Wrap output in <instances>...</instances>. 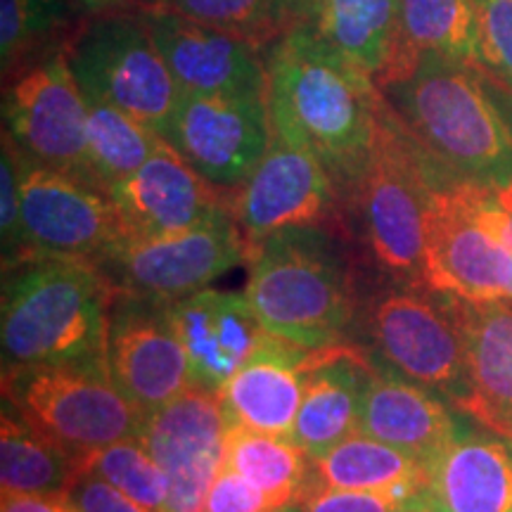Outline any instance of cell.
Segmentation results:
<instances>
[{
    "mask_svg": "<svg viewBox=\"0 0 512 512\" xmlns=\"http://www.w3.org/2000/svg\"><path fill=\"white\" fill-rule=\"evenodd\" d=\"M264 62L273 131L323 162L347 211L373 150L384 95L311 24L271 43Z\"/></svg>",
    "mask_w": 512,
    "mask_h": 512,
    "instance_id": "cell-1",
    "label": "cell"
},
{
    "mask_svg": "<svg viewBox=\"0 0 512 512\" xmlns=\"http://www.w3.org/2000/svg\"><path fill=\"white\" fill-rule=\"evenodd\" d=\"M482 72L422 53L380 93L418 147L448 181H512V124L486 91Z\"/></svg>",
    "mask_w": 512,
    "mask_h": 512,
    "instance_id": "cell-2",
    "label": "cell"
},
{
    "mask_svg": "<svg viewBox=\"0 0 512 512\" xmlns=\"http://www.w3.org/2000/svg\"><path fill=\"white\" fill-rule=\"evenodd\" d=\"M247 266L245 297L266 332L309 351L342 344L356 304L337 230H280L254 247Z\"/></svg>",
    "mask_w": 512,
    "mask_h": 512,
    "instance_id": "cell-3",
    "label": "cell"
},
{
    "mask_svg": "<svg viewBox=\"0 0 512 512\" xmlns=\"http://www.w3.org/2000/svg\"><path fill=\"white\" fill-rule=\"evenodd\" d=\"M3 294V375L72 361H105L110 280L83 261L22 264Z\"/></svg>",
    "mask_w": 512,
    "mask_h": 512,
    "instance_id": "cell-4",
    "label": "cell"
},
{
    "mask_svg": "<svg viewBox=\"0 0 512 512\" xmlns=\"http://www.w3.org/2000/svg\"><path fill=\"white\" fill-rule=\"evenodd\" d=\"M453 183L430 162L384 100L373 150L351 192L368 254L394 283L425 287V216L432 192Z\"/></svg>",
    "mask_w": 512,
    "mask_h": 512,
    "instance_id": "cell-5",
    "label": "cell"
},
{
    "mask_svg": "<svg viewBox=\"0 0 512 512\" xmlns=\"http://www.w3.org/2000/svg\"><path fill=\"white\" fill-rule=\"evenodd\" d=\"M425 287L470 302H512V240L498 185L453 181L432 192Z\"/></svg>",
    "mask_w": 512,
    "mask_h": 512,
    "instance_id": "cell-6",
    "label": "cell"
},
{
    "mask_svg": "<svg viewBox=\"0 0 512 512\" xmlns=\"http://www.w3.org/2000/svg\"><path fill=\"white\" fill-rule=\"evenodd\" d=\"M5 403L74 456L140 437L145 415L114 384L105 361H72L3 375Z\"/></svg>",
    "mask_w": 512,
    "mask_h": 512,
    "instance_id": "cell-7",
    "label": "cell"
},
{
    "mask_svg": "<svg viewBox=\"0 0 512 512\" xmlns=\"http://www.w3.org/2000/svg\"><path fill=\"white\" fill-rule=\"evenodd\" d=\"M64 57L86 98L110 102L162 136L183 93L140 10L102 12L69 41Z\"/></svg>",
    "mask_w": 512,
    "mask_h": 512,
    "instance_id": "cell-8",
    "label": "cell"
},
{
    "mask_svg": "<svg viewBox=\"0 0 512 512\" xmlns=\"http://www.w3.org/2000/svg\"><path fill=\"white\" fill-rule=\"evenodd\" d=\"M252 245L230 204L200 226L176 235L124 240L98 266L117 292L176 302L204 290L233 266L249 264Z\"/></svg>",
    "mask_w": 512,
    "mask_h": 512,
    "instance_id": "cell-9",
    "label": "cell"
},
{
    "mask_svg": "<svg viewBox=\"0 0 512 512\" xmlns=\"http://www.w3.org/2000/svg\"><path fill=\"white\" fill-rule=\"evenodd\" d=\"M19 190L27 264L69 259L98 268L126 240L124 221L110 192L31 162L22 152Z\"/></svg>",
    "mask_w": 512,
    "mask_h": 512,
    "instance_id": "cell-10",
    "label": "cell"
},
{
    "mask_svg": "<svg viewBox=\"0 0 512 512\" xmlns=\"http://www.w3.org/2000/svg\"><path fill=\"white\" fill-rule=\"evenodd\" d=\"M368 335L384 363L432 389L453 406L467 396V358L456 318L439 292L406 287L368 309Z\"/></svg>",
    "mask_w": 512,
    "mask_h": 512,
    "instance_id": "cell-11",
    "label": "cell"
},
{
    "mask_svg": "<svg viewBox=\"0 0 512 512\" xmlns=\"http://www.w3.org/2000/svg\"><path fill=\"white\" fill-rule=\"evenodd\" d=\"M3 112L5 131L24 157L105 190L88 159L86 95L67 57L55 55L12 76Z\"/></svg>",
    "mask_w": 512,
    "mask_h": 512,
    "instance_id": "cell-12",
    "label": "cell"
},
{
    "mask_svg": "<svg viewBox=\"0 0 512 512\" xmlns=\"http://www.w3.org/2000/svg\"><path fill=\"white\" fill-rule=\"evenodd\" d=\"M266 95H188L178 100L162 138L226 195L240 190L271 145Z\"/></svg>",
    "mask_w": 512,
    "mask_h": 512,
    "instance_id": "cell-13",
    "label": "cell"
},
{
    "mask_svg": "<svg viewBox=\"0 0 512 512\" xmlns=\"http://www.w3.org/2000/svg\"><path fill=\"white\" fill-rule=\"evenodd\" d=\"M230 211L254 247L273 233L299 226L342 223L344 202L323 162L278 131L271 133L264 159L252 178L228 195Z\"/></svg>",
    "mask_w": 512,
    "mask_h": 512,
    "instance_id": "cell-14",
    "label": "cell"
},
{
    "mask_svg": "<svg viewBox=\"0 0 512 512\" xmlns=\"http://www.w3.org/2000/svg\"><path fill=\"white\" fill-rule=\"evenodd\" d=\"M105 366L143 415L155 413L190 387L188 358L166 302L117 292L110 306Z\"/></svg>",
    "mask_w": 512,
    "mask_h": 512,
    "instance_id": "cell-15",
    "label": "cell"
},
{
    "mask_svg": "<svg viewBox=\"0 0 512 512\" xmlns=\"http://www.w3.org/2000/svg\"><path fill=\"white\" fill-rule=\"evenodd\" d=\"M228 418L221 394L188 387L145 415L140 439L169 479L166 512H200L226 453Z\"/></svg>",
    "mask_w": 512,
    "mask_h": 512,
    "instance_id": "cell-16",
    "label": "cell"
},
{
    "mask_svg": "<svg viewBox=\"0 0 512 512\" xmlns=\"http://www.w3.org/2000/svg\"><path fill=\"white\" fill-rule=\"evenodd\" d=\"M136 10L181 93L266 95V62L256 43L171 10Z\"/></svg>",
    "mask_w": 512,
    "mask_h": 512,
    "instance_id": "cell-17",
    "label": "cell"
},
{
    "mask_svg": "<svg viewBox=\"0 0 512 512\" xmlns=\"http://www.w3.org/2000/svg\"><path fill=\"white\" fill-rule=\"evenodd\" d=\"M126 240L176 235L200 226L228 204V195L204 181L166 140L133 176L110 190Z\"/></svg>",
    "mask_w": 512,
    "mask_h": 512,
    "instance_id": "cell-18",
    "label": "cell"
},
{
    "mask_svg": "<svg viewBox=\"0 0 512 512\" xmlns=\"http://www.w3.org/2000/svg\"><path fill=\"white\" fill-rule=\"evenodd\" d=\"M166 311L188 358L190 387L216 394L223 392L266 335L245 294L204 287L166 302Z\"/></svg>",
    "mask_w": 512,
    "mask_h": 512,
    "instance_id": "cell-19",
    "label": "cell"
},
{
    "mask_svg": "<svg viewBox=\"0 0 512 512\" xmlns=\"http://www.w3.org/2000/svg\"><path fill=\"white\" fill-rule=\"evenodd\" d=\"M441 297L465 344L467 396L458 408L486 430L512 437V302Z\"/></svg>",
    "mask_w": 512,
    "mask_h": 512,
    "instance_id": "cell-20",
    "label": "cell"
},
{
    "mask_svg": "<svg viewBox=\"0 0 512 512\" xmlns=\"http://www.w3.org/2000/svg\"><path fill=\"white\" fill-rule=\"evenodd\" d=\"M309 349L266 332L223 387L228 425L290 439L304 399Z\"/></svg>",
    "mask_w": 512,
    "mask_h": 512,
    "instance_id": "cell-21",
    "label": "cell"
},
{
    "mask_svg": "<svg viewBox=\"0 0 512 512\" xmlns=\"http://www.w3.org/2000/svg\"><path fill=\"white\" fill-rule=\"evenodd\" d=\"M463 430L465 425L446 406L444 396L408 380L389 363H373L358 432L415 453L432 465Z\"/></svg>",
    "mask_w": 512,
    "mask_h": 512,
    "instance_id": "cell-22",
    "label": "cell"
},
{
    "mask_svg": "<svg viewBox=\"0 0 512 512\" xmlns=\"http://www.w3.org/2000/svg\"><path fill=\"white\" fill-rule=\"evenodd\" d=\"M373 363L356 347L332 344L309 351L304 399L290 439L311 458L358 432Z\"/></svg>",
    "mask_w": 512,
    "mask_h": 512,
    "instance_id": "cell-23",
    "label": "cell"
},
{
    "mask_svg": "<svg viewBox=\"0 0 512 512\" xmlns=\"http://www.w3.org/2000/svg\"><path fill=\"white\" fill-rule=\"evenodd\" d=\"M427 489L446 512H512V437L465 425L432 460Z\"/></svg>",
    "mask_w": 512,
    "mask_h": 512,
    "instance_id": "cell-24",
    "label": "cell"
},
{
    "mask_svg": "<svg viewBox=\"0 0 512 512\" xmlns=\"http://www.w3.org/2000/svg\"><path fill=\"white\" fill-rule=\"evenodd\" d=\"M422 53H439L477 67L475 0H399V38L375 83L396 79Z\"/></svg>",
    "mask_w": 512,
    "mask_h": 512,
    "instance_id": "cell-25",
    "label": "cell"
},
{
    "mask_svg": "<svg viewBox=\"0 0 512 512\" xmlns=\"http://www.w3.org/2000/svg\"><path fill=\"white\" fill-rule=\"evenodd\" d=\"M313 482L332 489L415 491L430 484V463L380 439L356 432L311 458Z\"/></svg>",
    "mask_w": 512,
    "mask_h": 512,
    "instance_id": "cell-26",
    "label": "cell"
},
{
    "mask_svg": "<svg viewBox=\"0 0 512 512\" xmlns=\"http://www.w3.org/2000/svg\"><path fill=\"white\" fill-rule=\"evenodd\" d=\"M83 472V458L31 427L10 403L0 418V489L3 494L64 496Z\"/></svg>",
    "mask_w": 512,
    "mask_h": 512,
    "instance_id": "cell-27",
    "label": "cell"
},
{
    "mask_svg": "<svg viewBox=\"0 0 512 512\" xmlns=\"http://www.w3.org/2000/svg\"><path fill=\"white\" fill-rule=\"evenodd\" d=\"M311 27L375 81L394 55L399 0H313Z\"/></svg>",
    "mask_w": 512,
    "mask_h": 512,
    "instance_id": "cell-28",
    "label": "cell"
},
{
    "mask_svg": "<svg viewBox=\"0 0 512 512\" xmlns=\"http://www.w3.org/2000/svg\"><path fill=\"white\" fill-rule=\"evenodd\" d=\"M223 465L268 498L273 508L297 505L313 482L311 456L292 439L228 425Z\"/></svg>",
    "mask_w": 512,
    "mask_h": 512,
    "instance_id": "cell-29",
    "label": "cell"
},
{
    "mask_svg": "<svg viewBox=\"0 0 512 512\" xmlns=\"http://www.w3.org/2000/svg\"><path fill=\"white\" fill-rule=\"evenodd\" d=\"M136 8L178 12L238 34L259 48L313 22V0H138Z\"/></svg>",
    "mask_w": 512,
    "mask_h": 512,
    "instance_id": "cell-30",
    "label": "cell"
},
{
    "mask_svg": "<svg viewBox=\"0 0 512 512\" xmlns=\"http://www.w3.org/2000/svg\"><path fill=\"white\" fill-rule=\"evenodd\" d=\"M88 102V159L98 183L110 192L143 166L162 143L152 128L119 107L95 98Z\"/></svg>",
    "mask_w": 512,
    "mask_h": 512,
    "instance_id": "cell-31",
    "label": "cell"
},
{
    "mask_svg": "<svg viewBox=\"0 0 512 512\" xmlns=\"http://www.w3.org/2000/svg\"><path fill=\"white\" fill-rule=\"evenodd\" d=\"M83 470L93 472L131 496L145 508L166 512L169 503V479L152 458L150 448L140 437L121 439L83 456Z\"/></svg>",
    "mask_w": 512,
    "mask_h": 512,
    "instance_id": "cell-32",
    "label": "cell"
},
{
    "mask_svg": "<svg viewBox=\"0 0 512 512\" xmlns=\"http://www.w3.org/2000/svg\"><path fill=\"white\" fill-rule=\"evenodd\" d=\"M57 0H0V57L3 74H15L31 50L60 22Z\"/></svg>",
    "mask_w": 512,
    "mask_h": 512,
    "instance_id": "cell-33",
    "label": "cell"
},
{
    "mask_svg": "<svg viewBox=\"0 0 512 512\" xmlns=\"http://www.w3.org/2000/svg\"><path fill=\"white\" fill-rule=\"evenodd\" d=\"M477 69L512 91V0H475Z\"/></svg>",
    "mask_w": 512,
    "mask_h": 512,
    "instance_id": "cell-34",
    "label": "cell"
},
{
    "mask_svg": "<svg viewBox=\"0 0 512 512\" xmlns=\"http://www.w3.org/2000/svg\"><path fill=\"white\" fill-rule=\"evenodd\" d=\"M0 238H3L5 271L27 264L22 223V190H19V152L10 133H3V159H0Z\"/></svg>",
    "mask_w": 512,
    "mask_h": 512,
    "instance_id": "cell-35",
    "label": "cell"
},
{
    "mask_svg": "<svg viewBox=\"0 0 512 512\" xmlns=\"http://www.w3.org/2000/svg\"><path fill=\"white\" fill-rule=\"evenodd\" d=\"M418 494V491H415ZM413 494L406 491H356L332 489L311 482L306 494L299 498V512H401Z\"/></svg>",
    "mask_w": 512,
    "mask_h": 512,
    "instance_id": "cell-36",
    "label": "cell"
},
{
    "mask_svg": "<svg viewBox=\"0 0 512 512\" xmlns=\"http://www.w3.org/2000/svg\"><path fill=\"white\" fill-rule=\"evenodd\" d=\"M271 508L273 505L256 486L249 484L235 470H230L228 465H221L200 512H266Z\"/></svg>",
    "mask_w": 512,
    "mask_h": 512,
    "instance_id": "cell-37",
    "label": "cell"
},
{
    "mask_svg": "<svg viewBox=\"0 0 512 512\" xmlns=\"http://www.w3.org/2000/svg\"><path fill=\"white\" fill-rule=\"evenodd\" d=\"M64 498L79 512H155L88 470L74 479Z\"/></svg>",
    "mask_w": 512,
    "mask_h": 512,
    "instance_id": "cell-38",
    "label": "cell"
},
{
    "mask_svg": "<svg viewBox=\"0 0 512 512\" xmlns=\"http://www.w3.org/2000/svg\"><path fill=\"white\" fill-rule=\"evenodd\" d=\"M0 512H79L64 496L3 494Z\"/></svg>",
    "mask_w": 512,
    "mask_h": 512,
    "instance_id": "cell-39",
    "label": "cell"
},
{
    "mask_svg": "<svg viewBox=\"0 0 512 512\" xmlns=\"http://www.w3.org/2000/svg\"><path fill=\"white\" fill-rule=\"evenodd\" d=\"M401 512H446V510L441 508L439 501L432 496L430 489H422V491H418V494H413L411 498H408V503L403 505Z\"/></svg>",
    "mask_w": 512,
    "mask_h": 512,
    "instance_id": "cell-40",
    "label": "cell"
},
{
    "mask_svg": "<svg viewBox=\"0 0 512 512\" xmlns=\"http://www.w3.org/2000/svg\"><path fill=\"white\" fill-rule=\"evenodd\" d=\"M88 12H112V10H133L138 0H79Z\"/></svg>",
    "mask_w": 512,
    "mask_h": 512,
    "instance_id": "cell-41",
    "label": "cell"
},
{
    "mask_svg": "<svg viewBox=\"0 0 512 512\" xmlns=\"http://www.w3.org/2000/svg\"><path fill=\"white\" fill-rule=\"evenodd\" d=\"M498 202L505 211V219H508V230H510V240H512V181L505 185H498Z\"/></svg>",
    "mask_w": 512,
    "mask_h": 512,
    "instance_id": "cell-42",
    "label": "cell"
},
{
    "mask_svg": "<svg viewBox=\"0 0 512 512\" xmlns=\"http://www.w3.org/2000/svg\"><path fill=\"white\" fill-rule=\"evenodd\" d=\"M266 512H299V510H294V505H283V508H271Z\"/></svg>",
    "mask_w": 512,
    "mask_h": 512,
    "instance_id": "cell-43",
    "label": "cell"
}]
</instances>
